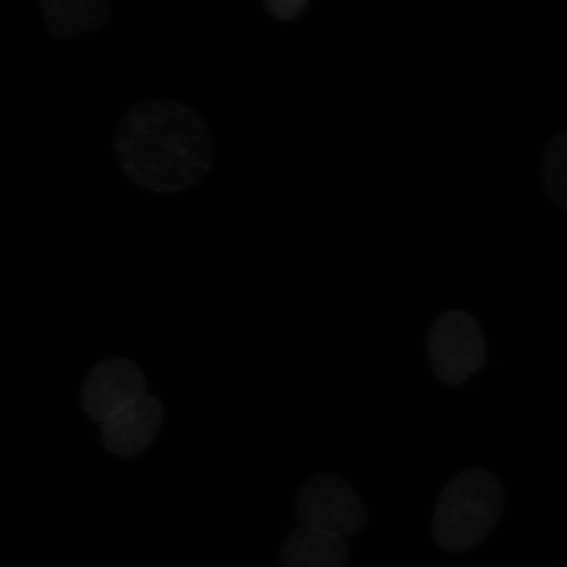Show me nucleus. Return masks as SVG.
Segmentation results:
<instances>
[{"label": "nucleus", "mask_w": 567, "mask_h": 567, "mask_svg": "<svg viewBox=\"0 0 567 567\" xmlns=\"http://www.w3.org/2000/svg\"><path fill=\"white\" fill-rule=\"evenodd\" d=\"M349 559L346 538L301 528L287 538L284 567H344Z\"/></svg>", "instance_id": "8"}, {"label": "nucleus", "mask_w": 567, "mask_h": 567, "mask_svg": "<svg viewBox=\"0 0 567 567\" xmlns=\"http://www.w3.org/2000/svg\"><path fill=\"white\" fill-rule=\"evenodd\" d=\"M140 368L125 359H109L89 374L82 390V406L90 420L104 423L118 410L146 395Z\"/></svg>", "instance_id": "5"}, {"label": "nucleus", "mask_w": 567, "mask_h": 567, "mask_svg": "<svg viewBox=\"0 0 567 567\" xmlns=\"http://www.w3.org/2000/svg\"><path fill=\"white\" fill-rule=\"evenodd\" d=\"M432 370L446 385L457 386L485 364L486 347L478 322L461 310L439 316L430 332Z\"/></svg>", "instance_id": "3"}, {"label": "nucleus", "mask_w": 567, "mask_h": 567, "mask_svg": "<svg viewBox=\"0 0 567 567\" xmlns=\"http://www.w3.org/2000/svg\"><path fill=\"white\" fill-rule=\"evenodd\" d=\"M40 7L47 30L59 40L102 31L112 18L105 0H44Z\"/></svg>", "instance_id": "7"}, {"label": "nucleus", "mask_w": 567, "mask_h": 567, "mask_svg": "<svg viewBox=\"0 0 567 567\" xmlns=\"http://www.w3.org/2000/svg\"><path fill=\"white\" fill-rule=\"evenodd\" d=\"M120 169L133 184L175 195L207 179L216 161L209 125L189 105L148 99L120 118L113 141Z\"/></svg>", "instance_id": "1"}, {"label": "nucleus", "mask_w": 567, "mask_h": 567, "mask_svg": "<svg viewBox=\"0 0 567 567\" xmlns=\"http://www.w3.org/2000/svg\"><path fill=\"white\" fill-rule=\"evenodd\" d=\"M302 528L339 537L358 535L365 527L367 512L357 492L334 476L311 478L297 498Z\"/></svg>", "instance_id": "4"}, {"label": "nucleus", "mask_w": 567, "mask_h": 567, "mask_svg": "<svg viewBox=\"0 0 567 567\" xmlns=\"http://www.w3.org/2000/svg\"><path fill=\"white\" fill-rule=\"evenodd\" d=\"M544 182L553 200L567 210V131L551 141L545 154Z\"/></svg>", "instance_id": "9"}, {"label": "nucleus", "mask_w": 567, "mask_h": 567, "mask_svg": "<svg viewBox=\"0 0 567 567\" xmlns=\"http://www.w3.org/2000/svg\"><path fill=\"white\" fill-rule=\"evenodd\" d=\"M162 420L161 402L153 396H141L102 423V441L117 456L140 455L154 442Z\"/></svg>", "instance_id": "6"}, {"label": "nucleus", "mask_w": 567, "mask_h": 567, "mask_svg": "<svg viewBox=\"0 0 567 567\" xmlns=\"http://www.w3.org/2000/svg\"><path fill=\"white\" fill-rule=\"evenodd\" d=\"M503 487L491 472L471 470L453 478L439 498L432 536L446 551H465L485 540L503 509Z\"/></svg>", "instance_id": "2"}]
</instances>
